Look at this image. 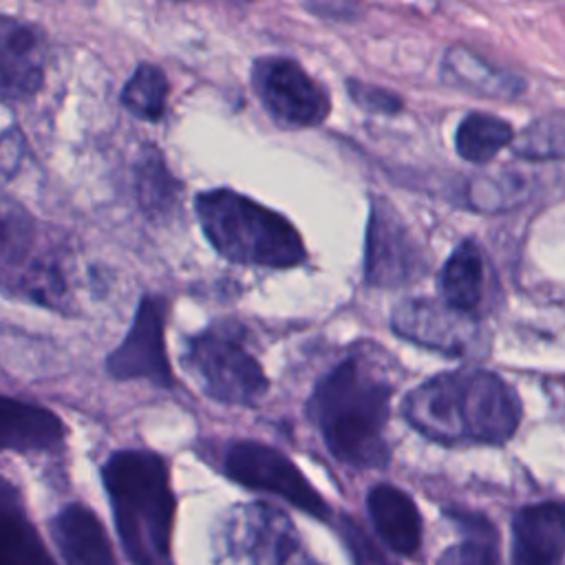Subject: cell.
Wrapping results in <instances>:
<instances>
[{
  "label": "cell",
  "instance_id": "obj_1",
  "mask_svg": "<svg viewBox=\"0 0 565 565\" xmlns=\"http://www.w3.org/2000/svg\"><path fill=\"white\" fill-rule=\"evenodd\" d=\"M391 395L386 371L369 353H351L316 382L307 415L338 461L362 470L384 468Z\"/></svg>",
  "mask_w": 565,
  "mask_h": 565
},
{
  "label": "cell",
  "instance_id": "obj_2",
  "mask_svg": "<svg viewBox=\"0 0 565 565\" xmlns=\"http://www.w3.org/2000/svg\"><path fill=\"white\" fill-rule=\"evenodd\" d=\"M402 415L439 444H505L523 408L516 391L497 373L457 369L417 384L402 402Z\"/></svg>",
  "mask_w": 565,
  "mask_h": 565
},
{
  "label": "cell",
  "instance_id": "obj_3",
  "mask_svg": "<svg viewBox=\"0 0 565 565\" xmlns=\"http://www.w3.org/2000/svg\"><path fill=\"white\" fill-rule=\"evenodd\" d=\"M102 481L130 563L157 565L163 561L170 550L177 510L163 457L139 448L117 450L106 459Z\"/></svg>",
  "mask_w": 565,
  "mask_h": 565
},
{
  "label": "cell",
  "instance_id": "obj_4",
  "mask_svg": "<svg viewBox=\"0 0 565 565\" xmlns=\"http://www.w3.org/2000/svg\"><path fill=\"white\" fill-rule=\"evenodd\" d=\"M194 210L210 245L232 263L287 269L307 258L298 230L282 214L236 190H205Z\"/></svg>",
  "mask_w": 565,
  "mask_h": 565
},
{
  "label": "cell",
  "instance_id": "obj_5",
  "mask_svg": "<svg viewBox=\"0 0 565 565\" xmlns=\"http://www.w3.org/2000/svg\"><path fill=\"white\" fill-rule=\"evenodd\" d=\"M183 364L205 395L221 404L252 406L269 386L263 366L245 347L243 329L227 320L190 335Z\"/></svg>",
  "mask_w": 565,
  "mask_h": 565
},
{
  "label": "cell",
  "instance_id": "obj_6",
  "mask_svg": "<svg viewBox=\"0 0 565 565\" xmlns=\"http://www.w3.org/2000/svg\"><path fill=\"white\" fill-rule=\"evenodd\" d=\"M223 468L232 481L245 488L276 494L316 519L329 516L327 501L300 468L285 452L267 444L252 439L230 444L223 457Z\"/></svg>",
  "mask_w": 565,
  "mask_h": 565
},
{
  "label": "cell",
  "instance_id": "obj_7",
  "mask_svg": "<svg viewBox=\"0 0 565 565\" xmlns=\"http://www.w3.org/2000/svg\"><path fill=\"white\" fill-rule=\"evenodd\" d=\"M252 84L267 113L282 126L309 128L329 117L327 90L291 57H258L252 66Z\"/></svg>",
  "mask_w": 565,
  "mask_h": 565
},
{
  "label": "cell",
  "instance_id": "obj_8",
  "mask_svg": "<svg viewBox=\"0 0 565 565\" xmlns=\"http://www.w3.org/2000/svg\"><path fill=\"white\" fill-rule=\"evenodd\" d=\"M426 271L428 258L419 241L386 199L373 196L364 249L366 282L373 287H404Z\"/></svg>",
  "mask_w": 565,
  "mask_h": 565
},
{
  "label": "cell",
  "instance_id": "obj_9",
  "mask_svg": "<svg viewBox=\"0 0 565 565\" xmlns=\"http://www.w3.org/2000/svg\"><path fill=\"white\" fill-rule=\"evenodd\" d=\"M64 256L51 245L31 212L0 194V289L13 298L42 280Z\"/></svg>",
  "mask_w": 565,
  "mask_h": 565
},
{
  "label": "cell",
  "instance_id": "obj_10",
  "mask_svg": "<svg viewBox=\"0 0 565 565\" xmlns=\"http://www.w3.org/2000/svg\"><path fill=\"white\" fill-rule=\"evenodd\" d=\"M391 329L424 349L461 358L479 347V324L475 316L461 313L433 298L402 300L391 313Z\"/></svg>",
  "mask_w": 565,
  "mask_h": 565
},
{
  "label": "cell",
  "instance_id": "obj_11",
  "mask_svg": "<svg viewBox=\"0 0 565 565\" xmlns=\"http://www.w3.org/2000/svg\"><path fill=\"white\" fill-rule=\"evenodd\" d=\"M166 300L143 296L121 344L106 358V371L115 380H150L157 386H174L163 342Z\"/></svg>",
  "mask_w": 565,
  "mask_h": 565
},
{
  "label": "cell",
  "instance_id": "obj_12",
  "mask_svg": "<svg viewBox=\"0 0 565 565\" xmlns=\"http://www.w3.org/2000/svg\"><path fill=\"white\" fill-rule=\"evenodd\" d=\"M44 66L42 31L26 20L0 13V97L31 99L42 88Z\"/></svg>",
  "mask_w": 565,
  "mask_h": 565
},
{
  "label": "cell",
  "instance_id": "obj_13",
  "mask_svg": "<svg viewBox=\"0 0 565 565\" xmlns=\"http://www.w3.org/2000/svg\"><path fill=\"white\" fill-rule=\"evenodd\" d=\"M234 521L256 565H311L289 519L271 505L254 503L236 510Z\"/></svg>",
  "mask_w": 565,
  "mask_h": 565
},
{
  "label": "cell",
  "instance_id": "obj_14",
  "mask_svg": "<svg viewBox=\"0 0 565 565\" xmlns=\"http://www.w3.org/2000/svg\"><path fill=\"white\" fill-rule=\"evenodd\" d=\"M565 514L556 501L525 505L512 521V565H563Z\"/></svg>",
  "mask_w": 565,
  "mask_h": 565
},
{
  "label": "cell",
  "instance_id": "obj_15",
  "mask_svg": "<svg viewBox=\"0 0 565 565\" xmlns=\"http://www.w3.org/2000/svg\"><path fill=\"white\" fill-rule=\"evenodd\" d=\"M64 437V422L53 411L0 395V452H51Z\"/></svg>",
  "mask_w": 565,
  "mask_h": 565
},
{
  "label": "cell",
  "instance_id": "obj_16",
  "mask_svg": "<svg viewBox=\"0 0 565 565\" xmlns=\"http://www.w3.org/2000/svg\"><path fill=\"white\" fill-rule=\"evenodd\" d=\"M53 541L66 565H117L99 516L82 505H64L51 521Z\"/></svg>",
  "mask_w": 565,
  "mask_h": 565
},
{
  "label": "cell",
  "instance_id": "obj_17",
  "mask_svg": "<svg viewBox=\"0 0 565 565\" xmlns=\"http://www.w3.org/2000/svg\"><path fill=\"white\" fill-rule=\"evenodd\" d=\"M366 508L377 536L399 556H413L422 543V516L415 501L391 483H377L366 494Z\"/></svg>",
  "mask_w": 565,
  "mask_h": 565
},
{
  "label": "cell",
  "instance_id": "obj_18",
  "mask_svg": "<svg viewBox=\"0 0 565 565\" xmlns=\"http://www.w3.org/2000/svg\"><path fill=\"white\" fill-rule=\"evenodd\" d=\"M0 565H57L31 523L20 492L0 477Z\"/></svg>",
  "mask_w": 565,
  "mask_h": 565
},
{
  "label": "cell",
  "instance_id": "obj_19",
  "mask_svg": "<svg viewBox=\"0 0 565 565\" xmlns=\"http://www.w3.org/2000/svg\"><path fill=\"white\" fill-rule=\"evenodd\" d=\"M486 291V265L477 241H461L439 274V294L441 302L455 311L475 316L483 302Z\"/></svg>",
  "mask_w": 565,
  "mask_h": 565
},
{
  "label": "cell",
  "instance_id": "obj_20",
  "mask_svg": "<svg viewBox=\"0 0 565 565\" xmlns=\"http://www.w3.org/2000/svg\"><path fill=\"white\" fill-rule=\"evenodd\" d=\"M441 68L450 84L472 95L512 99L523 93V82L516 75L488 64L481 55L466 46L448 49Z\"/></svg>",
  "mask_w": 565,
  "mask_h": 565
},
{
  "label": "cell",
  "instance_id": "obj_21",
  "mask_svg": "<svg viewBox=\"0 0 565 565\" xmlns=\"http://www.w3.org/2000/svg\"><path fill=\"white\" fill-rule=\"evenodd\" d=\"M512 141V126L490 113H468L455 132L457 154L470 163L492 161Z\"/></svg>",
  "mask_w": 565,
  "mask_h": 565
},
{
  "label": "cell",
  "instance_id": "obj_22",
  "mask_svg": "<svg viewBox=\"0 0 565 565\" xmlns=\"http://www.w3.org/2000/svg\"><path fill=\"white\" fill-rule=\"evenodd\" d=\"M177 188L179 185L170 174L163 154L152 146L143 148L135 163V192L141 210L154 218L170 214L179 199Z\"/></svg>",
  "mask_w": 565,
  "mask_h": 565
},
{
  "label": "cell",
  "instance_id": "obj_23",
  "mask_svg": "<svg viewBox=\"0 0 565 565\" xmlns=\"http://www.w3.org/2000/svg\"><path fill=\"white\" fill-rule=\"evenodd\" d=\"M457 525L463 530V541L448 547L439 565H499L497 530L481 514L452 512Z\"/></svg>",
  "mask_w": 565,
  "mask_h": 565
},
{
  "label": "cell",
  "instance_id": "obj_24",
  "mask_svg": "<svg viewBox=\"0 0 565 565\" xmlns=\"http://www.w3.org/2000/svg\"><path fill=\"white\" fill-rule=\"evenodd\" d=\"M168 77L150 62H141L121 90V104L128 113L146 121H159L166 110Z\"/></svg>",
  "mask_w": 565,
  "mask_h": 565
},
{
  "label": "cell",
  "instance_id": "obj_25",
  "mask_svg": "<svg viewBox=\"0 0 565 565\" xmlns=\"http://www.w3.org/2000/svg\"><path fill=\"white\" fill-rule=\"evenodd\" d=\"M514 154L525 159H561L563 157V117L561 113L532 121L512 143Z\"/></svg>",
  "mask_w": 565,
  "mask_h": 565
},
{
  "label": "cell",
  "instance_id": "obj_26",
  "mask_svg": "<svg viewBox=\"0 0 565 565\" xmlns=\"http://www.w3.org/2000/svg\"><path fill=\"white\" fill-rule=\"evenodd\" d=\"M349 97L364 110H371L375 115H397L404 108V102L397 93L386 90L375 84H366L360 79H347Z\"/></svg>",
  "mask_w": 565,
  "mask_h": 565
}]
</instances>
